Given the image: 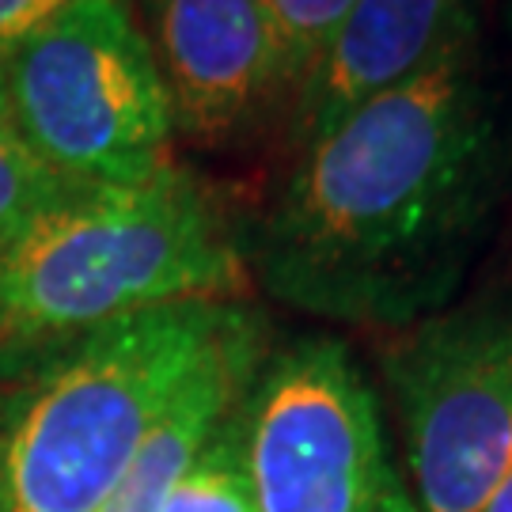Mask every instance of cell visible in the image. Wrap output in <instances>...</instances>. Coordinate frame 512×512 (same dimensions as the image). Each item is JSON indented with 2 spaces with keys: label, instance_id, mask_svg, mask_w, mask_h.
Masks as SVG:
<instances>
[{
  "label": "cell",
  "instance_id": "cell-5",
  "mask_svg": "<svg viewBox=\"0 0 512 512\" xmlns=\"http://www.w3.org/2000/svg\"><path fill=\"white\" fill-rule=\"evenodd\" d=\"M421 512H482L512 471V289L395 330L380 349Z\"/></svg>",
  "mask_w": 512,
  "mask_h": 512
},
{
  "label": "cell",
  "instance_id": "cell-7",
  "mask_svg": "<svg viewBox=\"0 0 512 512\" xmlns=\"http://www.w3.org/2000/svg\"><path fill=\"white\" fill-rule=\"evenodd\" d=\"M175 133L232 141L289 110V76L262 0H141Z\"/></svg>",
  "mask_w": 512,
  "mask_h": 512
},
{
  "label": "cell",
  "instance_id": "cell-1",
  "mask_svg": "<svg viewBox=\"0 0 512 512\" xmlns=\"http://www.w3.org/2000/svg\"><path fill=\"white\" fill-rule=\"evenodd\" d=\"M512 183V137L478 42L296 145L247 243L277 304L406 330L452 308Z\"/></svg>",
  "mask_w": 512,
  "mask_h": 512
},
{
  "label": "cell",
  "instance_id": "cell-11",
  "mask_svg": "<svg viewBox=\"0 0 512 512\" xmlns=\"http://www.w3.org/2000/svg\"><path fill=\"white\" fill-rule=\"evenodd\" d=\"M73 190H80V186L57 179L23 141L16 114L8 107V95H4V73H0V255L42 213H50L54 205L65 202Z\"/></svg>",
  "mask_w": 512,
  "mask_h": 512
},
{
  "label": "cell",
  "instance_id": "cell-8",
  "mask_svg": "<svg viewBox=\"0 0 512 512\" xmlns=\"http://www.w3.org/2000/svg\"><path fill=\"white\" fill-rule=\"evenodd\" d=\"M478 42V0H353L289 103L293 145Z\"/></svg>",
  "mask_w": 512,
  "mask_h": 512
},
{
  "label": "cell",
  "instance_id": "cell-2",
  "mask_svg": "<svg viewBox=\"0 0 512 512\" xmlns=\"http://www.w3.org/2000/svg\"><path fill=\"white\" fill-rule=\"evenodd\" d=\"M258 319L179 300L0 349V512H95L198 368Z\"/></svg>",
  "mask_w": 512,
  "mask_h": 512
},
{
  "label": "cell",
  "instance_id": "cell-14",
  "mask_svg": "<svg viewBox=\"0 0 512 512\" xmlns=\"http://www.w3.org/2000/svg\"><path fill=\"white\" fill-rule=\"evenodd\" d=\"M482 512H512V471L505 475V482L497 486V494L486 501V509Z\"/></svg>",
  "mask_w": 512,
  "mask_h": 512
},
{
  "label": "cell",
  "instance_id": "cell-15",
  "mask_svg": "<svg viewBox=\"0 0 512 512\" xmlns=\"http://www.w3.org/2000/svg\"><path fill=\"white\" fill-rule=\"evenodd\" d=\"M509 27H512V0H509Z\"/></svg>",
  "mask_w": 512,
  "mask_h": 512
},
{
  "label": "cell",
  "instance_id": "cell-6",
  "mask_svg": "<svg viewBox=\"0 0 512 512\" xmlns=\"http://www.w3.org/2000/svg\"><path fill=\"white\" fill-rule=\"evenodd\" d=\"M243 429L258 512H421L391 459L376 387L334 334L266 353Z\"/></svg>",
  "mask_w": 512,
  "mask_h": 512
},
{
  "label": "cell",
  "instance_id": "cell-12",
  "mask_svg": "<svg viewBox=\"0 0 512 512\" xmlns=\"http://www.w3.org/2000/svg\"><path fill=\"white\" fill-rule=\"evenodd\" d=\"M262 8L281 46V61L289 76V103H293L300 80L308 76L315 57L323 54L330 35L353 8V0H262Z\"/></svg>",
  "mask_w": 512,
  "mask_h": 512
},
{
  "label": "cell",
  "instance_id": "cell-4",
  "mask_svg": "<svg viewBox=\"0 0 512 512\" xmlns=\"http://www.w3.org/2000/svg\"><path fill=\"white\" fill-rule=\"evenodd\" d=\"M23 141L69 186H133L164 171L171 99L126 0H73L0 57Z\"/></svg>",
  "mask_w": 512,
  "mask_h": 512
},
{
  "label": "cell",
  "instance_id": "cell-13",
  "mask_svg": "<svg viewBox=\"0 0 512 512\" xmlns=\"http://www.w3.org/2000/svg\"><path fill=\"white\" fill-rule=\"evenodd\" d=\"M73 0H0V57Z\"/></svg>",
  "mask_w": 512,
  "mask_h": 512
},
{
  "label": "cell",
  "instance_id": "cell-3",
  "mask_svg": "<svg viewBox=\"0 0 512 512\" xmlns=\"http://www.w3.org/2000/svg\"><path fill=\"white\" fill-rule=\"evenodd\" d=\"M247 274V243L186 167L73 190L0 255V349L179 300H236Z\"/></svg>",
  "mask_w": 512,
  "mask_h": 512
},
{
  "label": "cell",
  "instance_id": "cell-10",
  "mask_svg": "<svg viewBox=\"0 0 512 512\" xmlns=\"http://www.w3.org/2000/svg\"><path fill=\"white\" fill-rule=\"evenodd\" d=\"M160 512H258L251 467H247L243 403L205 440V448L194 456L183 478L171 486Z\"/></svg>",
  "mask_w": 512,
  "mask_h": 512
},
{
  "label": "cell",
  "instance_id": "cell-9",
  "mask_svg": "<svg viewBox=\"0 0 512 512\" xmlns=\"http://www.w3.org/2000/svg\"><path fill=\"white\" fill-rule=\"evenodd\" d=\"M270 353L266 319L258 315L247 330H239L228 346H220L190 384L179 391V399L167 406L164 418L129 459L126 475L103 497L95 512H160L171 486L183 478L194 456L205 448V440L217 433V425L247 395L255 384L258 368Z\"/></svg>",
  "mask_w": 512,
  "mask_h": 512
}]
</instances>
